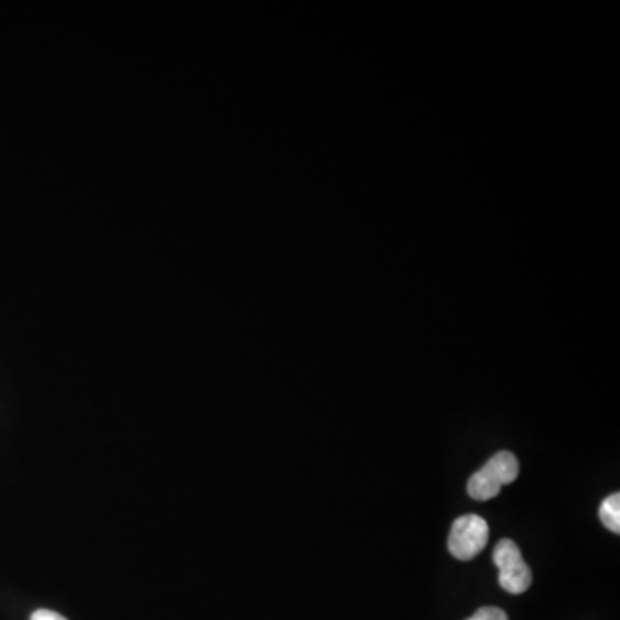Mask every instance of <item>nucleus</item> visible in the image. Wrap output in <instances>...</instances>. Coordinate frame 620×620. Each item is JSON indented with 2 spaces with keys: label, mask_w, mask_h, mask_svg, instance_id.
<instances>
[{
  "label": "nucleus",
  "mask_w": 620,
  "mask_h": 620,
  "mask_svg": "<svg viewBox=\"0 0 620 620\" xmlns=\"http://www.w3.org/2000/svg\"><path fill=\"white\" fill-rule=\"evenodd\" d=\"M518 476L519 463L515 455L500 452L469 479L467 491L478 502H488L491 498L498 497L503 487L514 482Z\"/></svg>",
  "instance_id": "1"
},
{
  "label": "nucleus",
  "mask_w": 620,
  "mask_h": 620,
  "mask_svg": "<svg viewBox=\"0 0 620 620\" xmlns=\"http://www.w3.org/2000/svg\"><path fill=\"white\" fill-rule=\"evenodd\" d=\"M493 562L498 567V583L512 595H522L533 585V574L522 558L521 550L512 540H502L494 546Z\"/></svg>",
  "instance_id": "2"
},
{
  "label": "nucleus",
  "mask_w": 620,
  "mask_h": 620,
  "mask_svg": "<svg viewBox=\"0 0 620 620\" xmlns=\"http://www.w3.org/2000/svg\"><path fill=\"white\" fill-rule=\"evenodd\" d=\"M466 620H509V617H507V613L503 612L502 609H498V607H482L475 616Z\"/></svg>",
  "instance_id": "5"
},
{
  "label": "nucleus",
  "mask_w": 620,
  "mask_h": 620,
  "mask_svg": "<svg viewBox=\"0 0 620 620\" xmlns=\"http://www.w3.org/2000/svg\"><path fill=\"white\" fill-rule=\"evenodd\" d=\"M600 521L603 522L607 530L619 534L620 531V494L613 493L609 498H605V502L600 505Z\"/></svg>",
  "instance_id": "4"
},
{
  "label": "nucleus",
  "mask_w": 620,
  "mask_h": 620,
  "mask_svg": "<svg viewBox=\"0 0 620 620\" xmlns=\"http://www.w3.org/2000/svg\"><path fill=\"white\" fill-rule=\"evenodd\" d=\"M30 620H67L64 619L63 616H59V613L56 612H52V610H36V612H33L32 619Z\"/></svg>",
  "instance_id": "6"
},
{
  "label": "nucleus",
  "mask_w": 620,
  "mask_h": 620,
  "mask_svg": "<svg viewBox=\"0 0 620 620\" xmlns=\"http://www.w3.org/2000/svg\"><path fill=\"white\" fill-rule=\"evenodd\" d=\"M490 527L485 519L469 514L458 518L452 525L448 550L457 561H472L487 548Z\"/></svg>",
  "instance_id": "3"
}]
</instances>
